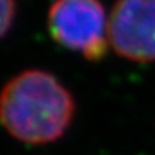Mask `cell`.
<instances>
[{
    "label": "cell",
    "instance_id": "obj_1",
    "mask_svg": "<svg viewBox=\"0 0 155 155\" xmlns=\"http://www.w3.org/2000/svg\"><path fill=\"white\" fill-rule=\"evenodd\" d=\"M75 114L71 91L51 72L26 69L0 92V124L17 140L47 145L69 130Z\"/></svg>",
    "mask_w": 155,
    "mask_h": 155
},
{
    "label": "cell",
    "instance_id": "obj_2",
    "mask_svg": "<svg viewBox=\"0 0 155 155\" xmlns=\"http://www.w3.org/2000/svg\"><path fill=\"white\" fill-rule=\"evenodd\" d=\"M47 24L59 45L87 60H103L108 51V15L100 0H54Z\"/></svg>",
    "mask_w": 155,
    "mask_h": 155
},
{
    "label": "cell",
    "instance_id": "obj_3",
    "mask_svg": "<svg viewBox=\"0 0 155 155\" xmlns=\"http://www.w3.org/2000/svg\"><path fill=\"white\" fill-rule=\"evenodd\" d=\"M108 41L119 57L155 62V0H116L108 15Z\"/></svg>",
    "mask_w": 155,
    "mask_h": 155
},
{
    "label": "cell",
    "instance_id": "obj_4",
    "mask_svg": "<svg viewBox=\"0 0 155 155\" xmlns=\"http://www.w3.org/2000/svg\"><path fill=\"white\" fill-rule=\"evenodd\" d=\"M17 12V2L15 0H0V39L8 35L14 24Z\"/></svg>",
    "mask_w": 155,
    "mask_h": 155
}]
</instances>
